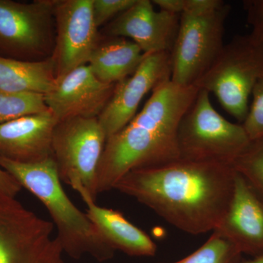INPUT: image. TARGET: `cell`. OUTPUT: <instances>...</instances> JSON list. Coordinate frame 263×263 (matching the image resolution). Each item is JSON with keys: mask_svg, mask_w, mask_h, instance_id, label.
<instances>
[{"mask_svg": "<svg viewBox=\"0 0 263 263\" xmlns=\"http://www.w3.org/2000/svg\"><path fill=\"white\" fill-rule=\"evenodd\" d=\"M92 3L93 0H55L56 37L51 59L57 79L89 62L100 37Z\"/></svg>", "mask_w": 263, "mask_h": 263, "instance_id": "10", "label": "cell"}, {"mask_svg": "<svg viewBox=\"0 0 263 263\" xmlns=\"http://www.w3.org/2000/svg\"><path fill=\"white\" fill-rule=\"evenodd\" d=\"M57 79L51 58L25 62L0 57V91L46 95L54 87Z\"/></svg>", "mask_w": 263, "mask_h": 263, "instance_id": "18", "label": "cell"}, {"mask_svg": "<svg viewBox=\"0 0 263 263\" xmlns=\"http://www.w3.org/2000/svg\"><path fill=\"white\" fill-rule=\"evenodd\" d=\"M54 224L0 193V263H65Z\"/></svg>", "mask_w": 263, "mask_h": 263, "instance_id": "8", "label": "cell"}, {"mask_svg": "<svg viewBox=\"0 0 263 263\" xmlns=\"http://www.w3.org/2000/svg\"><path fill=\"white\" fill-rule=\"evenodd\" d=\"M48 110L44 95L0 91V124Z\"/></svg>", "mask_w": 263, "mask_h": 263, "instance_id": "19", "label": "cell"}, {"mask_svg": "<svg viewBox=\"0 0 263 263\" xmlns=\"http://www.w3.org/2000/svg\"><path fill=\"white\" fill-rule=\"evenodd\" d=\"M214 231L242 254L254 257L263 254V198L236 171L229 206Z\"/></svg>", "mask_w": 263, "mask_h": 263, "instance_id": "14", "label": "cell"}, {"mask_svg": "<svg viewBox=\"0 0 263 263\" xmlns=\"http://www.w3.org/2000/svg\"><path fill=\"white\" fill-rule=\"evenodd\" d=\"M243 5L247 24L252 28L249 35L254 41L263 42V0H246Z\"/></svg>", "mask_w": 263, "mask_h": 263, "instance_id": "24", "label": "cell"}, {"mask_svg": "<svg viewBox=\"0 0 263 263\" xmlns=\"http://www.w3.org/2000/svg\"><path fill=\"white\" fill-rule=\"evenodd\" d=\"M55 0H0V57L25 62L51 58L56 27Z\"/></svg>", "mask_w": 263, "mask_h": 263, "instance_id": "7", "label": "cell"}, {"mask_svg": "<svg viewBox=\"0 0 263 263\" xmlns=\"http://www.w3.org/2000/svg\"><path fill=\"white\" fill-rule=\"evenodd\" d=\"M0 167L48 209L58 231L57 238L67 255L73 259L90 255L100 262L114 257L115 250L65 193L53 157L38 163L22 164L0 157Z\"/></svg>", "mask_w": 263, "mask_h": 263, "instance_id": "3", "label": "cell"}, {"mask_svg": "<svg viewBox=\"0 0 263 263\" xmlns=\"http://www.w3.org/2000/svg\"><path fill=\"white\" fill-rule=\"evenodd\" d=\"M230 164L179 160L129 171L114 186L185 233L214 231L226 215L234 190Z\"/></svg>", "mask_w": 263, "mask_h": 263, "instance_id": "1", "label": "cell"}, {"mask_svg": "<svg viewBox=\"0 0 263 263\" xmlns=\"http://www.w3.org/2000/svg\"><path fill=\"white\" fill-rule=\"evenodd\" d=\"M240 263H263V254H259L257 257H254L252 259L243 261V262H240Z\"/></svg>", "mask_w": 263, "mask_h": 263, "instance_id": "27", "label": "cell"}, {"mask_svg": "<svg viewBox=\"0 0 263 263\" xmlns=\"http://www.w3.org/2000/svg\"><path fill=\"white\" fill-rule=\"evenodd\" d=\"M171 53L146 55L133 75L116 85L113 96L98 117L107 140L117 134L136 117L142 100L149 91L171 81Z\"/></svg>", "mask_w": 263, "mask_h": 263, "instance_id": "11", "label": "cell"}, {"mask_svg": "<svg viewBox=\"0 0 263 263\" xmlns=\"http://www.w3.org/2000/svg\"><path fill=\"white\" fill-rule=\"evenodd\" d=\"M231 166L263 198V138L251 142Z\"/></svg>", "mask_w": 263, "mask_h": 263, "instance_id": "21", "label": "cell"}, {"mask_svg": "<svg viewBox=\"0 0 263 263\" xmlns=\"http://www.w3.org/2000/svg\"><path fill=\"white\" fill-rule=\"evenodd\" d=\"M251 142L242 124L227 120L213 106L210 93L199 89L180 122L178 143L181 159L231 165Z\"/></svg>", "mask_w": 263, "mask_h": 263, "instance_id": "4", "label": "cell"}, {"mask_svg": "<svg viewBox=\"0 0 263 263\" xmlns=\"http://www.w3.org/2000/svg\"><path fill=\"white\" fill-rule=\"evenodd\" d=\"M22 189V186L16 179L0 167V193L15 197Z\"/></svg>", "mask_w": 263, "mask_h": 263, "instance_id": "26", "label": "cell"}, {"mask_svg": "<svg viewBox=\"0 0 263 263\" xmlns=\"http://www.w3.org/2000/svg\"><path fill=\"white\" fill-rule=\"evenodd\" d=\"M136 0H93L95 24L99 28L106 25L118 15L129 9Z\"/></svg>", "mask_w": 263, "mask_h": 263, "instance_id": "23", "label": "cell"}, {"mask_svg": "<svg viewBox=\"0 0 263 263\" xmlns=\"http://www.w3.org/2000/svg\"><path fill=\"white\" fill-rule=\"evenodd\" d=\"M226 4V2L222 0H183L181 14H208L219 9Z\"/></svg>", "mask_w": 263, "mask_h": 263, "instance_id": "25", "label": "cell"}, {"mask_svg": "<svg viewBox=\"0 0 263 263\" xmlns=\"http://www.w3.org/2000/svg\"><path fill=\"white\" fill-rule=\"evenodd\" d=\"M231 6L226 3L208 14H181L171 51V81L181 86H195L212 67L224 46V26Z\"/></svg>", "mask_w": 263, "mask_h": 263, "instance_id": "9", "label": "cell"}, {"mask_svg": "<svg viewBox=\"0 0 263 263\" xmlns=\"http://www.w3.org/2000/svg\"><path fill=\"white\" fill-rule=\"evenodd\" d=\"M145 57L131 40L100 34L87 65L102 82L117 84L133 75Z\"/></svg>", "mask_w": 263, "mask_h": 263, "instance_id": "17", "label": "cell"}, {"mask_svg": "<svg viewBox=\"0 0 263 263\" xmlns=\"http://www.w3.org/2000/svg\"><path fill=\"white\" fill-rule=\"evenodd\" d=\"M106 141L98 119H66L54 128L52 153L59 177L83 200H96L99 164Z\"/></svg>", "mask_w": 263, "mask_h": 263, "instance_id": "6", "label": "cell"}, {"mask_svg": "<svg viewBox=\"0 0 263 263\" xmlns=\"http://www.w3.org/2000/svg\"><path fill=\"white\" fill-rule=\"evenodd\" d=\"M57 123L48 110L0 124V157L22 164L53 157L52 138Z\"/></svg>", "mask_w": 263, "mask_h": 263, "instance_id": "15", "label": "cell"}, {"mask_svg": "<svg viewBox=\"0 0 263 263\" xmlns=\"http://www.w3.org/2000/svg\"><path fill=\"white\" fill-rule=\"evenodd\" d=\"M241 257L234 245L214 231L209 240L193 253L170 263H240Z\"/></svg>", "mask_w": 263, "mask_h": 263, "instance_id": "20", "label": "cell"}, {"mask_svg": "<svg viewBox=\"0 0 263 263\" xmlns=\"http://www.w3.org/2000/svg\"><path fill=\"white\" fill-rule=\"evenodd\" d=\"M86 214L100 234L114 250L132 257H153L157 247L144 231L132 224L122 213L99 206L95 201L85 199Z\"/></svg>", "mask_w": 263, "mask_h": 263, "instance_id": "16", "label": "cell"}, {"mask_svg": "<svg viewBox=\"0 0 263 263\" xmlns=\"http://www.w3.org/2000/svg\"><path fill=\"white\" fill-rule=\"evenodd\" d=\"M199 92L195 86L171 81L152 95L129 124L107 140L97 177V193L114 190L129 171L163 165L181 159L180 122Z\"/></svg>", "mask_w": 263, "mask_h": 263, "instance_id": "2", "label": "cell"}, {"mask_svg": "<svg viewBox=\"0 0 263 263\" xmlns=\"http://www.w3.org/2000/svg\"><path fill=\"white\" fill-rule=\"evenodd\" d=\"M116 85L102 82L89 65H83L57 79L54 87L44 95L45 102L58 122L73 118L98 119Z\"/></svg>", "mask_w": 263, "mask_h": 263, "instance_id": "13", "label": "cell"}, {"mask_svg": "<svg viewBox=\"0 0 263 263\" xmlns=\"http://www.w3.org/2000/svg\"><path fill=\"white\" fill-rule=\"evenodd\" d=\"M252 102L242 126L251 141L263 138V79L257 81L252 92Z\"/></svg>", "mask_w": 263, "mask_h": 263, "instance_id": "22", "label": "cell"}, {"mask_svg": "<svg viewBox=\"0 0 263 263\" xmlns=\"http://www.w3.org/2000/svg\"><path fill=\"white\" fill-rule=\"evenodd\" d=\"M263 79V42L247 35L235 36L224 44L212 67L195 86L213 93L221 106L238 122L248 114L249 100Z\"/></svg>", "mask_w": 263, "mask_h": 263, "instance_id": "5", "label": "cell"}, {"mask_svg": "<svg viewBox=\"0 0 263 263\" xmlns=\"http://www.w3.org/2000/svg\"><path fill=\"white\" fill-rule=\"evenodd\" d=\"M181 15L156 11L150 0H136L129 9L100 29L103 35L122 37L136 43L146 55L174 48Z\"/></svg>", "mask_w": 263, "mask_h": 263, "instance_id": "12", "label": "cell"}]
</instances>
